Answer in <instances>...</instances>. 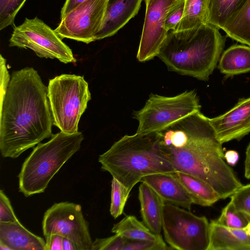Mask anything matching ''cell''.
Segmentation results:
<instances>
[{"label": "cell", "instance_id": "1", "mask_svg": "<svg viewBox=\"0 0 250 250\" xmlns=\"http://www.w3.org/2000/svg\"><path fill=\"white\" fill-rule=\"evenodd\" d=\"M157 132L159 151L176 171L204 181L221 199L230 198L243 186L226 162L209 118L200 111Z\"/></svg>", "mask_w": 250, "mask_h": 250}, {"label": "cell", "instance_id": "2", "mask_svg": "<svg viewBox=\"0 0 250 250\" xmlns=\"http://www.w3.org/2000/svg\"><path fill=\"white\" fill-rule=\"evenodd\" d=\"M53 120L47 87L37 70L26 67L14 71L0 100V151L16 158L53 135Z\"/></svg>", "mask_w": 250, "mask_h": 250}, {"label": "cell", "instance_id": "3", "mask_svg": "<svg viewBox=\"0 0 250 250\" xmlns=\"http://www.w3.org/2000/svg\"><path fill=\"white\" fill-rule=\"evenodd\" d=\"M219 29L205 23L192 29L171 30L157 57L169 70L207 81L225 46V39Z\"/></svg>", "mask_w": 250, "mask_h": 250}, {"label": "cell", "instance_id": "4", "mask_svg": "<svg viewBox=\"0 0 250 250\" xmlns=\"http://www.w3.org/2000/svg\"><path fill=\"white\" fill-rule=\"evenodd\" d=\"M157 132L126 135L99 156L101 168L130 192L148 175L176 170L159 151Z\"/></svg>", "mask_w": 250, "mask_h": 250}, {"label": "cell", "instance_id": "5", "mask_svg": "<svg viewBox=\"0 0 250 250\" xmlns=\"http://www.w3.org/2000/svg\"><path fill=\"white\" fill-rule=\"evenodd\" d=\"M81 132L67 134L61 131L34 148L23 162L18 175L19 189L27 197L44 191L52 178L80 148Z\"/></svg>", "mask_w": 250, "mask_h": 250}, {"label": "cell", "instance_id": "6", "mask_svg": "<svg viewBox=\"0 0 250 250\" xmlns=\"http://www.w3.org/2000/svg\"><path fill=\"white\" fill-rule=\"evenodd\" d=\"M48 98L53 125L67 134L78 132L82 115L91 96L84 77L63 74L50 79Z\"/></svg>", "mask_w": 250, "mask_h": 250}, {"label": "cell", "instance_id": "7", "mask_svg": "<svg viewBox=\"0 0 250 250\" xmlns=\"http://www.w3.org/2000/svg\"><path fill=\"white\" fill-rule=\"evenodd\" d=\"M195 92L187 91L173 97L151 94L145 106L133 113L139 123L136 133L160 131L176 122L200 111Z\"/></svg>", "mask_w": 250, "mask_h": 250}, {"label": "cell", "instance_id": "8", "mask_svg": "<svg viewBox=\"0 0 250 250\" xmlns=\"http://www.w3.org/2000/svg\"><path fill=\"white\" fill-rule=\"evenodd\" d=\"M162 229L165 239L171 249L208 250L209 223L205 216L165 203Z\"/></svg>", "mask_w": 250, "mask_h": 250}, {"label": "cell", "instance_id": "9", "mask_svg": "<svg viewBox=\"0 0 250 250\" xmlns=\"http://www.w3.org/2000/svg\"><path fill=\"white\" fill-rule=\"evenodd\" d=\"M9 46L30 49L40 58L57 59L64 63L76 62L71 49L38 17L25 18L21 24L15 27Z\"/></svg>", "mask_w": 250, "mask_h": 250}, {"label": "cell", "instance_id": "10", "mask_svg": "<svg viewBox=\"0 0 250 250\" xmlns=\"http://www.w3.org/2000/svg\"><path fill=\"white\" fill-rule=\"evenodd\" d=\"M45 238L58 235L72 241L79 250H91L88 225L81 205L69 202L55 203L45 212L42 222Z\"/></svg>", "mask_w": 250, "mask_h": 250}, {"label": "cell", "instance_id": "11", "mask_svg": "<svg viewBox=\"0 0 250 250\" xmlns=\"http://www.w3.org/2000/svg\"><path fill=\"white\" fill-rule=\"evenodd\" d=\"M108 0H87L61 19L54 30L62 39L88 44L95 41L104 17Z\"/></svg>", "mask_w": 250, "mask_h": 250}, {"label": "cell", "instance_id": "12", "mask_svg": "<svg viewBox=\"0 0 250 250\" xmlns=\"http://www.w3.org/2000/svg\"><path fill=\"white\" fill-rule=\"evenodd\" d=\"M181 0H145L146 13L137 54L139 62H145L157 56L168 31L165 28L169 10Z\"/></svg>", "mask_w": 250, "mask_h": 250}, {"label": "cell", "instance_id": "13", "mask_svg": "<svg viewBox=\"0 0 250 250\" xmlns=\"http://www.w3.org/2000/svg\"><path fill=\"white\" fill-rule=\"evenodd\" d=\"M209 120L222 144L241 139L250 133V97L240 99L230 109Z\"/></svg>", "mask_w": 250, "mask_h": 250}, {"label": "cell", "instance_id": "14", "mask_svg": "<svg viewBox=\"0 0 250 250\" xmlns=\"http://www.w3.org/2000/svg\"><path fill=\"white\" fill-rule=\"evenodd\" d=\"M140 182L149 186L165 203L170 204L190 210L194 200L172 172L152 174L143 177Z\"/></svg>", "mask_w": 250, "mask_h": 250}, {"label": "cell", "instance_id": "15", "mask_svg": "<svg viewBox=\"0 0 250 250\" xmlns=\"http://www.w3.org/2000/svg\"><path fill=\"white\" fill-rule=\"evenodd\" d=\"M143 0H108L102 27L96 40L115 35L139 12Z\"/></svg>", "mask_w": 250, "mask_h": 250}, {"label": "cell", "instance_id": "16", "mask_svg": "<svg viewBox=\"0 0 250 250\" xmlns=\"http://www.w3.org/2000/svg\"><path fill=\"white\" fill-rule=\"evenodd\" d=\"M43 239L30 231L21 222H0L1 250H45Z\"/></svg>", "mask_w": 250, "mask_h": 250}, {"label": "cell", "instance_id": "17", "mask_svg": "<svg viewBox=\"0 0 250 250\" xmlns=\"http://www.w3.org/2000/svg\"><path fill=\"white\" fill-rule=\"evenodd\" d=\"M209 245L208 250H250V236L244 229L227 227L209 223Z\"/></svg>", "mask_w": 250, "mask_h": 250}, {"label": "cell", "instance_id": "18", "mask_svg": "<svg viewBox=\"0 0 250 250\" xmlns=\"http://www.w3.org/2000/svg\"><path fill=\"white\" fill-rule=\"evenodd\" d=\"M139 200L144 224L156 234L162 229L165 202L147 184L141 182L139 187Z\"/></svg>", "mask_w": 250, "mask_h": 250}, {"label": "cell", "instance_id": "19", "mask_svg": "<svg viewBox=\"0 0 250 250\" xmlns=\"http://www.w3.org/2000/svg\"><path fill=\"white\" fill-rule=\"evenodd\" d=\"M221 29L229 37L250 46V0H242Z\"/></svg>", "mask_w": 250, "mask_h": 250}, {"label": "cell", "instance_id": "20", "mask_svg": "<svg viewBox=\"0 0 250 250\" xmlns=\"http://www.w3.org/2000/svg\"><path fill=\"white\" fill-rule=\"evenodd\" d=\"M218 62L220 71L227 77L250 72V46L233 45L223 52Z\"/></svg>", "mask_w": 250, "mask_h": 250}, {"label": "cell", "instance_id": "21", "mask_svg": "<svg viewBox=\"0 0 250 250\" xmlns=\"http://www.w3.org/2000/svg\"><path fill=\"white\" fill-rule=\"evenodd\" d=\"M172 174L191 196L194 204L209 207L221 199L214 189L202 179L181 171Z\"/></svg>", "mask_w": 250, "mask_h": 250}, {"label": "cell", "instance_id": "22", "mask_svg": "<svg viewBox=\"0 0 250 250\" xmlns=\"http://www.w3.org/2000/svg\"><path fill=\"white\" fill-rule=\"evenodd\" d=\"M111 232L125 239L158 240L162 239L160 234H156L133 215L125 216L114 224Z\"/></svg>", "mask_w": 250, "mask_h": 250}, {"label": "cell", "instance_id": "23", "mask_svg": "<svg viewBox=\"0 0 250 250\" xmlns=\"http://www.w3.org/2000/svg\"><path fill=\"white\" fill-rule=\"evenodd\" d=\"M208 0H185L184 11L177 28L180 31L194 28L206 23Z\"/></svg>", "mask_w": 250, "mask_h": 250}, {"label": "cell", "instance_id": "24", "mask_svg": "<svg viewBox=\"0 0 250 250\" xmlns=\"http://www.w3.org/2000/svg\"><path fill=\"white\" fill-rule=\"evenodd\" d=\"M241 1L242 0H208L206 23L221 29Z\"/></svg>", "mask_w": 250, "mask_h": 250}, {"label": "cell", "instance_id": "25", "mask_svg": "<svg viewBox=\"0 0 250 250\" xmlns=\"http://www.w3.org/2000/svg\"><path fill=\"white\" fill-rule=\"evenodd\" d=\"M214 221L227 227L243 229L250 223V215L237 209L229 201L222 209L218 218Z\"/></svg>", "mask_w": 250, "mask_h": 250}, {"label": "cell", "instance_id": "26", "mask_svg": "<svg viewBox=\"0 0 250 250\" xmlns=\"http://www.w3.org/2000/svg\"><path fill=\"white\" fill-rule=\"evenodd\" d=\"M130 192L120 182L113 178L111 182L110 213L116 219L124 212Z\"/></svg>", "mask_w": 250, "mask_h": 250}, {"label": "cell", "instance_id": "27", "mask_svg": "<svg viewBox=\"0 0 250 250\" xmlns=\"http://www.w3.org/2000/svg\"><path fill=\"white\" fill-rule=\"evenodd\" d=\"M26 0H0V30L13 25Z\"/></svg>", "mask_w": 250, "mask_h": 250}, {"label": "cell", "instance_id": "28", "mask_svg": "<svg viewBox=\"0 0 250 250\" xmlns=\"http://www.w3.org/2000/svg\"><path fill=\"white\" fill-rule=\"evenodd\" d=\"M168 247L163 239L158 240H125L123 250H167Z\"/></svg>", "mask_w": 250, "mask_h": 250}, {"label": "cell", "instance_id": "29", "mask_svg": "<svg viewBox=\"0 0 250 250\" xmlns=\"http://www.w3.org/2000/svg\"><path fill=\"white\" fill-rule=\"evenodd\" d=\"M125 239L121 235L104 238H96L92 243L91 250H123Z\"/></svg>", "mask_w": 250, "mask_h": 250}, {"label": "cell", "instance_id": "30", "mask_svg": "<svg viewBox=\"0 0 250 250\" xmlns=\"http://www.w3.org/2000/svg\"><path fill=\"white\" fill-rule=\"evenodd\" d=\"M230 198V201L237 209L250 215V184L243 185Z\"/></svg>", "mask_w": 250, "mask_h": 250}, {"label": "cell", "instance_id": "31", "mask_svg": "<svg viewBox=\"0 0 250 250\" xmlns=\"http://www.w3.org/2000/svg\"><path fill=\"white\" fill-rule=\"evenodd\" d=\"M185 0H181L168 11L166 20L165 28L168 32L174 30L179 24L183 16Z\"/></svg>", "mask_w": 250, "mask_h": 250}, {"label": "cell", "instance_id": "32", "mask_svg": "<svg viewBox=\"0 0 250 250\" xmlns=\"http://www.w3.org/2000/svg\"><path fill=\"white\" fill-rule=\"evenodd\" d=\"M0 222H20L14 211L8 197L2 190L0 191Z\"/></svg>", "mask_w": 250, "mask_h": 250}, {"label": "cell", "instance_id": "33", "mask_svg": "<svg viewBox=\"0 0 250 250\" xmlns=\"http://www.w3.org/2000/svg\"><path fill=\"white\" fill-rule=\"evenodd\" d=\"M0 100L4 96L8 86L9 85L11 77L8 73L6 66V60L0 55Z\"/></svg>", "mask_w": 250, "mask_h": 250}, {"label": "cell", "instance_id": "34", "mask_svg": "<svg viewBox=\"0 0 250 250\" xmlns=\"http://www.w3.org/2000/svg\"><path fill=\"white\" fill-rule=\"evenodd\" d=\"M63 238L58 235H52L46 238L45 250H63Z\"/></svg>", "mask_w": 250, "mask_h": 250}, {"label": "cell", "instance_id": "35", "mask_svg": "<svg viewBox=\"0 0 250 250\" xmlns=\"http://www.w3.org/2000/svg\"><path fill=\"white\" fill-rule=\"evenodd\" d=\"M87 0H65L61 9V19L75 7Z\"/></svg>", "mask_w": 250, "mask_h": 250}, {"label": "cell", "instance_id": "36", "mask_svg": "<svg viewBox=\"0 0 250 250\" xmlns=\"http://www.w3.org/2000/svg\"><path fill=\"white\" fill-rule=\"evenodd\" d=\"M239 157V154L235 150H229L224 153L225 159L229 165H235L238 162Z\"/></svg>", "mask_w": 250, "mask_h": 250}, {"label": "cell", "instance_id": "37", "mask_svg": "<svg viewBox=\"0 0 250 250\" xmlns=\"http://www.w3.org/2000/svg\"><path fill=\"white\" fill-rule=\"evenodd\" d=\"M244 176L250 180V143L246 151V157L244 163Z\"/></svg>", "mask_w": 250, "mask_h": 250}, {"label": "cell", "instance_id": "38", "mask_svg": "<svg viewBox=\"0 0 250 250\" xmlns=\"http://www.w3.org/2000/svg\"><path fill=\"white\" fill-rule=\"evenodd\" d=\"M63 250H79L77 246L70 240L63 237L62 242Z\"/></svg>", "mask_w": 250, "mask_h": 250}, {"label": "cell", "instance_id": "39", "mask_svg": "<svg viewBox=\"0 0 250 250\" xmlns=\"http://www.w3.org/2000/svg\"><path fill=\"white\" fill-rule=\"evenodd\" d=\"M246 233L250 236V223L248 224V225L243 229Z\"/></svg>", "mask_w": 250, "mask_h": 250}]
</instances>
